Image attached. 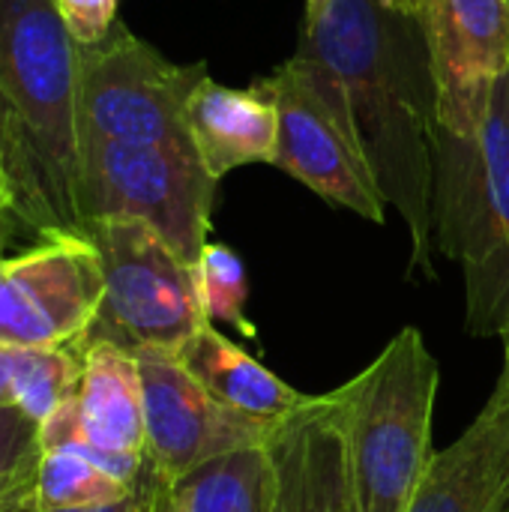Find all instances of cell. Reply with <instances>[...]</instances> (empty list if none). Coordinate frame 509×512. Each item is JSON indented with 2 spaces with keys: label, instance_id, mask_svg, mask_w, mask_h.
<instances>
[{
  "label": "cell",
  "instance_id": "cell-9",
  "mask_svg": "<svg viewBox=\"0 0 509 512\" xmlns=\"http://www.w3.org/2000/svg\"><path fill=\"white\" fill-rule=\"evenodd\" d=\"M261 81L273 93L279 111V144L273 165L300 180L327 204L345 207L381 225L387 204L351 129L342 123L330 99L294 60H285Z\"/></svg>",
  "mask_w": 509,
  "mask_h": 512
},
{
  "label": "cell",
  "instance_id": "cell-6",
  "mask_svg": "<svg viewBox=\"0 0 509 512\" xmlns=\"http://www.w3.org/2000/svg\"><path fill=\"white\" fill-rule=\"evenodd\" d=\"M87 237L102 255L105 300L84 342H111L132 354L144 348L177 354L207 324L195 267L147 222H93Z\"/></svg>",
  "mask_w": 509,
  "mask_h": 512
},
{
  "label": "cell",
  "instance_id": "cell-13",
  "mask_svg": "<svg viewBox=\"0 0 509 512\" xmlns=\"http://www.w3.org/2000/svg\"><path fill=\"white\" fill-rule=\"evenodd\" d=\"M273 512H360L336 396H309L267 435Z\"/></svg>",
  "mask_w": 509,
  "mask_h": 512
},
{
  "label": "cell",
  "instance_id": "cell-4",
  "mask_svg": "<svg viewBox=\"0 0 509 512\" xmlns=\"http://www.w3.org/2000/svg\"><path fill=\"white\" fill-rule=\"evenodd\" d=\"M441 369L417 327H402L336 396L360 512H405L423 483Z\"/></svg>",
  "mask_w": 509,
  "mask_h": 512
},
{
  "label": "cell",
  "instance_id": "cell-27",
  "mask_svg": "<svg viewBox=\"0 0 509 512\" xmlns=\"http://www.w3.org/2000/svg\"><path fill=\"white\" fill-rule=\"evenodd\" d=\"M0 222H6V186H3V174H0Z\"/></svg>",
  "mask_w": 509,
  "mask_h": 512
},
{
  "label": "cell",
  "instance_id": "cell-24",
  "mask_svg": "<svg viewBox=\"0 0 509 512\" xmlns=\"http://www.w3.org/2000/svg\"><path fill=\"white\" fill-rule=\"evenodd\" d=\"M15 405V348L0 345V408Z\"/></svg>",
  "mask_w": 509,
  "mask_h": 512
},
{
  "label": "cell",
  "instance_id": "cell-1",
  "mask_svg": "<svg viewBox=\"0 0 509 512\" xmlns=\"http://www.w3.org/2000/svg\"><path fill=\"white\" fill-rule=\"evenodd\" d=\"M291 60L351 129L369 174L411 234L408 276L435 279L438 84L417 6L321 0L306 6Z\"/></svg>",
  "mask_w": 509,
  "mask_h": 512
},
{
  "label": "cell",
  "instance_id": "cell-20",
  "mask_svg": "<svg viewBox=\"0 0 509 512\" xmlns=\"http://www.w3.org/2000/svg\"><path fill=\"white\" fill-rule=\"evenodd\" d=\"M42 423L21 405L0 408V512L36 501V477L42 465Z\"/></svg>",
  "mask_w": 509,
  "mask_h": 512
},
{
  "label": "cell",
  "instance_id": "cell-21",
  "mask_svg": "<svg viewBox=\"0 0 509 512\" xmlns=\"http://www.w3.org/2000/svg\"><path fill=\"white\" fill-rule=\"evenodd\" d=\"M195 288L201 315L207 324H231L237 333L255 336V327L246 318V267L234 249L225 243H207L201 258L195 261Z\"/></svg>",
  "mask_w": 509,
  "mask_h": 512
},
{
  "label": "cell",
  "instance_id": "cell-12",
  "mask_svg": "<svg viewBox=\"0 0 509 512\" xmlns=\"http://www.w3.org/2000/svg\"><path fill=\"white\" fill-rule=\"evenodd\" d=\"M417 9L438 84V123L474 135L509 72V0H417Z\"/></svg>",
  "mask_w": 509,
  "mask_h": 512
},
{
  "label": "cell",
  "instance_id": "cell-30",
  "mask_svg": "<svg viewBox=\"0 0 509 512\" xmlns=\"http://www.w3.org/2000/svg\"><path fill=\"white\" fill-rule=\"evenodd\" d=\"M0 243H3V222H0Z\"/></svg>",
  "mask_w": 509,
  "mask_h": 512
},
{
  "label": "cell",
  "instance_id": "cell-2",
  "mask_svg": "<svg viewBox=\"0 0 509 512\" xmlns=\"http://www.w3.org/2000/svg\"><path fill=\"white\" fill-rule=\"evenodd\" d=\"M0 174L6 219L36 243L87 237L81 42L57 0H0Z\"/></svg>",
  "mask_w": 509,
  "mask_h": 512
},
{
  "label": "cell",
  "instance_id": "cell-19",
  "mask_svg": "<svg viewBox=\"0 0 509 512\" xmlns=\"http://www.w3.org/2000/svg\"><path fill=\"white\" fill-rule=\"evenodd\" d=\"M81 345L15 348V405L45 423L78 390Z\"/></svg>",
  "mask_w": 509,
  "mask_h": 512
},
{
  "label": "cell",
  "instance_id": "cell-25",
  "mask_svg": "<svg viewBox=\"0 0 509 512\" xmlns=\"http://www.w3.org/2000/svg\"><path fill=\"white\" fill-rule=\"evenodd\" d=\"M39 512H141V498L138 492H132L129 498L117 501V504H105V507H87V510H39Z\"/></svg>",
  "mask_w": 509,
  "mask_h": 512
},
{
  "label": "cell",
  "instance_id": "cell-29",
  "mask_svg": "<svg viewBox=\"0 0 509 512\" xmlns=\"http://www.w3.org/2000/svg\"><path fill=\"white\" fill-rule=\"evenodd\" d=\"M504 351H509V336H507V339H504Z\"/></svg>",
  "mask_w": 509,
  "mask_h": 512
},
{
  "label": "cell",
  "instance_id": "cell-28",
  "mask_svg": "<svg viewBox=\"0 0 509 512\" xmlns=\"http://www.w3.org/2000/svg\"><path fill=\"white\" fill-rule=\"evenodd\" d=\"M315 3H321V0H306V6H315Z\"/></svg>",
  "mask_w": 509,
  "mask_h": 512
},
{
  "label": "cell",
  "instance_id": "cell-18",
  "mask_svg": "<svg viewBox=\"0 0 509 512\" xmlns=\"http://www.w3.org/2000/svg\"><path fill=\"white\" fill-rule=\"evenodd\" d=\"M36 492L39 510H87L117 504L135 489L111 477L81 450H45Z\"/></svg>",
  "mask_w": 509,
  "mask_h": 512
},
{
  "label": "cell",
  "instance_id": "cell-11",
  "mask_svg": "<svg viewBox=\"0 0 509 512\" xmlns=\"http://www.w3.org/2000/svg\"><path fill=\"white\" fill-rule=\"evenodd\" d=\"M135 363L144 393L147 462L168 480H180L231 450L267 441L273 426L219 405L174 354L144 348L135 351Z\"/></svg>",
  "mask_w": 509,
  "mask_h": 512
},
{
  "label": "cell",
  "instance_id": "cell-14",
  "mask_svg": "<svg viewBox=\"0 0 509 512\" xmlns=\"http://www.w3.org/2000/svg\"><path fill=\"white\" fill-rule=\"evenodd\" d=\"M405 512H509V351L489 402L432 456Z\"/></svg>",
  "mask_w": 509,
  "mask_h": 512
},
{
  "label": "cell",
  "instance_id": "cell-15",
  "mask_svg": "<svg viewBox=\"0 0 509 512\" xmlns=\"http://www.w3.org/2000/svg\"><path fill=\"white\" fill-rule=\"evenodd\" d=\"M186 129L216 180L243 165H273L279 144L276 99L261 78L252 87H228L207 75L186 105Z\"/></svg>",
  "mask_w": 509,
  "mask_h": 512
},
{
  "label": "cell",
  "instance_id": "cell-16",
  "mask_svg": "<svg viewBox=\"0 0 509 512\" xmlns=\"http://www.w3.org/2000/svg\"><path fill=\"white\" fill-rule=\"evenodd\" d=\"M174 357L219 405L264 426L282 423L309 399V393L285 384L213 324H204Z\"/></svg>",
  "mask_w": 509,
  "mask_h": 512
},
{
  "label": "cell",
  "instance_id": "cell-22",
  "mask_svg": "<svg viewBox=\"0 0 509 512\" xmlns=\"http://www.w3.org/2000/svg\"><path fill=\"white\" fill-rule=\"evenodd\" d=\"M57 9L81 45L102 42L117 24V0H57Z\"/></svg>",
  "mask_w": 509,
  "mask_h": 512
},
{
  "label": "cell",
  "instance_id": "cell-5",
  "mask_svg": "<svg viewBox=\"0 0 509 512\" xmlns=\"http://www.w3.org/2000/svg\"><path fill=\"white\" fill-rule=\"evenodd\" d=\"M219 180L192 144L81 138V213L93 222H147L186 264L207 246Z\"/></svg>",
  "mask_w": 509,
  "mask_h": 512
},
{
  "label": "cell",
  "instance_id": "cell-10",
  "mask_svg": "<svg viewBox=\"0 0 509 512\" xmlns=\"http://www.w3.org/2000/svg\"><path fill=\"white\" fill-rule=\"evenodd\" d=\"M78 345V390L42 423V447L81 450L135 489L147 462L144 393L135 354L111 342Z\"/></svg>",
  "mask_w": 509,
  "mask_h": 512
},
{
  "label": "cell",
  "instance_id": "cell-26",
  "mask_svg": "<svg viewBox=\"0 0 509 512\" xmlns=\"http://www.w3.org/2000/svg\"><path fill=\"white\" fill-rule=\"evenodd\" d=\"M6 512H39V498L36 501H24V504H18V507H12V510Z\"/></svg>",
  "mask_w": 509,
  "mask_h": 512
},
{
  "label": "cell",
  "instance_id": "cell-8",
  "mask_svg": "<svg viewBox=\"0 0 509 512\" xmlns=\"http://www.w3.org/2000/svg\"><path fill=\"white\" fill-rule=\"evenodd\" d=\"M105 300L102 255L87 237H60L0 258V345L84 342Z\"/></svg>",
  "mask_w": 509,
  "mask_h": 512
},
{
  "label": "cell",
  "instance_id": "cell-3",
  "mask_svg": "<svg viewBox=\"0 0 509 512\" xmlns=\"http://www.w3.org/2000/svg\"><path fill=\"white\" fill-rule=\"evenodd\" d=\"M435 249L462 264L465 327L471 336H509V72L498 78L474 135L438 129Z\"/></svg>",
  "mask_w": 509,
  "mask_h": 512
},
{
  "label": "cell",
  "instance_id": "cell-31",
  "mask_svg": "<svg viewBox=\"0 0 509 512\" xmlns=\"http://www.w3.org/2000/svg\"><path fill=\"white\" fill-rule=\"evenodd\" d=\"M405 3H411V6H417V0H405Z\"/></svg>",
  "mask_w": 509,
  "mask_h": 512
},
{
  "label": "cell",
  "instance_id": "cell-23",
  "mask_svg": "<svg viewBox=\"0 0 509 512\" xmlns=\"http://www.w3.org/2000/svg\"><path fill=\"white\" fill-rule=\"evenodd\" d=\"M135 492L141 498V512H186L180 498H177L174 480H168L150 462H144V471H141V480L135 483Z\"/></svg>",
  "mask_w": 509,
  "mask_h": 512
},
{
  "label": "cell",
  "instance_id": "cell-7",
  "mask_svg": "<svg viewBox=\"0 0 509 512\" xmlns=\"http://www.w3.org/2000/svg\"><path fill=\"white\" fill-rule=\"evenodd\" d=\"M207 63H171L120 21L102 42L81 45V138L192 144L186 105Z\"/></svg>",
  "mask_w": 509,
  "mask_h": 512
},
{
  "label": "cell",
  "instance_id": "cell-17",
  "mask_svg": "<svg viewBox=\"0 0 509 512\" xmlns=\"http://www.w3.org/2000/svg\"><path fill=\"white\" fill-rule=\"evenodd\" d=\"M186 512H273V459L264 444L240 447L174 480Z\"/></svg>",
  "mask_w": 509,
  "mask_h": 512
}]
</instances>
